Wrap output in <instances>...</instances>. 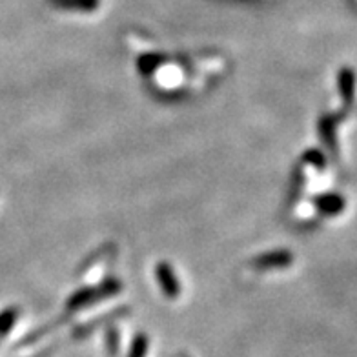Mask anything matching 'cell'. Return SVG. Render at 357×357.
I'll use <instances>...</instances> for the list:
<instances>
[{
	"mask_svg": "<svg viewBox=\"0 0 357 357\" xmlns=\"http://www.w3.org/2000/svg\"><path fill=\"white\" fill-rule=\"evenodd\" d=\"M119 290H121V282L115 281V279H109V281H106L102 287L99 288H84V290L75 291L68 305H70L71 308L89 305V303L97 301V299H100V297L115 296Z\"/></svg>",
	"mask_w": 357,
	"mask_h": 357,
	"instance_id": "cell-1",
	"label": "cell"
},
{
	"mask_svg": "<svg viewBox=\"0 0 357 357\" xmlns=\"http://www.w3.org/2000/svg\"><path fill=\"white\" fill-rule=\"evenodd\" d=\"M157 279H159V284L162 288V291L166 294V297L175 299L178 296L181 287H178L177 278H175L174 270H172V266L168 263H159V266H157Z\"/></svg>",
	"mask_w": 357,
	"mask_h": 357,
	"instance_id": "cell-2",
	"label": "cell"
},
{
	"mask_svg": "<svg viewBox=\"0 0 357 357\" xmlns=\"http://www.w3.org/2000/svg\"><path fill=\"white\" fill-rule=\"evenodd\" d=\"M291 254L287 250H279V252H273V254H264L261 257H257L254 261L259 268H279L287 266L291 263Z\"/></svg>",
	"mask_w": 357,
	"mask_h": 357,
	"instance_id": "cell-3",
	"label": "cell"
},
{
	"mask_svg": "<svg viewBox=\"0 0 357 357\" xmlns=\"http://www.w3.org/2000/svg\"><path fill=\"white\" fill-rule=\"evenodd\" d=\"M52 6L59 8V10L68 11H95L99 8V0H50Z\"/></svg>",
	"mask_w": 357,
	"mask_h": 357,
	"instance_id": "cell-4",
	"label": "cell"
},
{
	"mask_svg": "<svg viewBox=\"0 0 357 357\" xmlns=\"http://www.w3.org/2000/svg\"><path fill=\"white\" fill-rule=\"evenodd\" d=\"M344 201L339 195H326V197L319 199V210L326 215H335L343 210Z\"/></svg>",
	"mask_w": 357,
	"mask_h": 357,
	"instance_id": "cell-5",
	"label": "cell"
},
{
	"mask_svg": "<svg viewBox=\"0 0 357 357\" xmlns=\"http://www.w3.org/2000/svg\"><path fill=\"white\" fill-rule=\"evenodd\" d=\"M339 89L341 95L350 102L354 95V73L350 70H341L339 71Z\"/></svg>",
	"mask_w": 357,
	"mask_h": 357,
	"instance_id": "cell-6",
	"label": "cell"
},
{
	"mask_svg": "<svg viewBox=\"0 0 357 357\" xmlns=\"http://www.w3.org/2000/svg\"><path fill=\"white\" fill-rule=\"evenodd\" d=\"M321 135H323V141L330 148H334V123H332V119H323L321 121Z\"/></svg>",
	"mask_w": 357,
	"mask_h": 357,
	"instance_id": "cell-7",
	"label": "cell"
},
{
	"mask_svg": "<svg viewBox=\"0 0 357 357\" xmlns=\"http://www.w3.org/2000/svg\"><path fill=\"white\" fill-rule=\"evenodd\" d=\"M305 159L310 160V162H314V165L317 166V168H323V166H324L323 153H319V151H317V150H310V151H308V153H306V155H305Z\"/></svg>",
	"mask_w": 357,
	"mask_h": 357,
	"instance_id": "cell-8",
	"label": "cell"
},
{
	"mask_svg": "<svg viewBox=\"0 0 357 357\" xmlns=\"http://www.w3.org/2000/svg\"><path fill=\"white\" fill-rule=\"evenodd\" d=\"M157 56L155 55H146L139 61V66H141L142 71H151V68H155Z\"/></svg>",
	"mask_w": 357,
	"mask_h": 357,
	"instance_id": "cell-9",
	"label": "cell"
}]
</instances>
